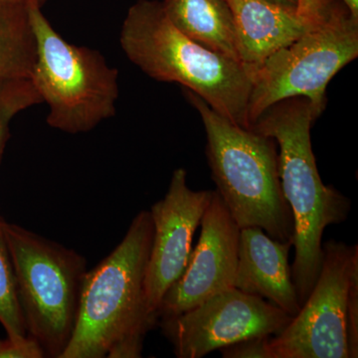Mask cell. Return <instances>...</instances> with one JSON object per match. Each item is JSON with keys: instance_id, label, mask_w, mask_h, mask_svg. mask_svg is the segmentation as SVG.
Instances as JSON below:
<instances>
[{"instance_id": "cell-7", "label": "cell", "mask_w": 358, "mask_h": 358, "mask_svg": "<svg viewBox=\"0 0 358 358\" xmlns=\"http://www.w3.org/2000/svg\"><path fill=\"white\" fill-rule=\"evenodd\" d=\"M357 56L358 20L331 4L293 43L252 67L250 129L271 106L294 96L307 98L322 114L327 85Z\"/></svg>"}, {"instance_id": "cell-18", "label": "cell", "mask_w": 358, "mask_h": 358, "mask_svg": "<svg viewBox=\"0 0 358 358\" xmlns=\"http://www.w3.org/2000/svg\"><path fill=\"white\" fill-rule=\"evenodd\" d=\"M268 338L270 336L245 339L219 350L224 358H270Z\"/></svg>"}, {"instance_id": "cell-16", "label": "cell", "mask_w": 358, "mask_h": 358, "mask_svg": "<svg viewBox=\"0 0 358 358\" xmlns=\"http://www.w3.org/2000/svg\"><path fill=\"white\" fill-rule=\"evenodd\" d=\"M3 223L0 217V324L6 329L7 338L18 341L27 338L28 334Z\"/></svg>"}, {"instance_id": "cell-11", "label": "cell", "mask_w": 358, "mask_h": 358, "mask_svg": "<svg viewBox=\"0 0 358 358\" xmlns=\"http://www.w3.org/2000/svg\"><path fill=\"white\" fill-rule=\"evenodd\" d=\"M200 226L199 243L190 253L185 272L162 299L159 320L187 312L211 296L234 288L241 229L216 190Z\"/></svg>"}, {"instance_id": "cell-9", "label": "cell", "mask_w": 358, "mask_h": 358, "mask_svg": "<svg viewBox=\"0 0 358 358\" xmlns=\"http://www.w3.org/2000/svg\"><path fill=\"white\" fill-rule=\"evenodd\" d=\"M293 317L272 303L236 288L159 324L178 358H201L245 339L277 336Z\"/></svg>"}, {"instance_id": "cell-20", "label": "cell", "mask_w": 358, "mask_h": 358, "mask_svg": "<svg viewBox=\"0 0 358 358\" xmlns=\"http://www.w3.org/2000/svg\"><path fill=\"white\" fill-rule=\"evenodd\" d=\"M329 4H331V0H300V10L310 15H320Z\"/></svg>"}, {"instance_id": "cell-15", "label": "cell", "mask_w": 358, "mask_h": 358, "mask_svg": "<svg viewBox=\"0 0 358 358\" xmlns=\"http://www.w3.org/2000/svg\"><path fill=\"white\" fill-rule=\"evenodd\" d=\"M35 52L27 3L0 0V86L30 79Z\"/></svg>"}, {"instance_id": "cell-22", "label": "cell", "mask_w": 358, "mask_h": 358, "mask_svg": "<svg viewBox=\"0 0 358 358\" xmlns=\"http://www.w3.org/2000/svg\"><path fill=\"white\" fill-rule=\"evenodd\" d=\"M348 7V13L355 20H358V0H343Z\"/></svg>"}, {"instance_id": "cell-21", "label": "cell", "mask_w": 358, "mask_h": 358, "mask_svg": "<svg viewBox=\"0 0 358 358\" xmlns=\"http://www.w3.org/2000/svg\"><path fill=\"white\" fill-rule=\"evenodd\" d=\"M268 1L273 2V3L278 4V6L287 7V8L301 11L300 0H268Z\"/></svg>"}, {"instance_id": "cell-6", "label": "cell", "mask_w": 358, "mask_h": 358, "mask_svg": "<svg viewBox=\"0 0 358 358\" xmlns=\"http://www.w3.org/2000/svg\"><path fill=\"white\" fill-rule=\"evenodd\" d=\"M3 229L28 336L45 357L61 358L76 327L86 259L15 224L4 221Z\"/></svg>"}, {"instance_id": "cell-12", "label": "cell", "mask_w": 358, "mask_h": 358, "mask_svg": "<svg viewBox=\"0 0 358 358\" xmlns=\"http://www.w3.org/2000/svg\"><path fill=\"white\" fill-rule=\"evenodd\" d=\"M292 242H280L259 227L240 230L234 288L255 294L291 317L301 310L289 263Z\"/></svg>"}, {"instance_id": "cell-3", "label": "cell", "mask_w": 358, "mask_h": 358, "mask_svg": "<svg viewBox=\"0 0 358 358\" xmlns=\"http://www.w3.org/2000/svg\"><path fill=\"white\" fill-rule=\"evenodd\" d=\"M120 44L148 76L178 83L233 124L250 129L252 67L202 46L171 22L162 2L138 0L122 22Z\"/></svg>"}, {"instance_id": "cell-19", "label": "cell", "mask_w": 358, "mask_h": 358, "mask_svg": "<svg viewBox=\"0 0 358 358\" xmlns=\"http://www.w3.org/2000/svg\"><path fill=\"white\" fill-rule=\"evenodd\" d=\"M45 357L43 350L38 343L27 336L23 339L7 338L0 341V358H42Z\"/></svg>"}, {"instance_id": "cell-1", "label": "cell", "mask_w": 358, "mask_h": 358, "mask_svg": "<svg viewBox=\"0 0 358 358\" xmlns=\"http://www.w3.org/2000/svg\"><path fill=\"white\" fill-rule=\"evenodd\" d=\"M154 225L141 211L121 243L87 272L76 327L61 358H138L159 324L148 307L145 274Z\"/></svg>"}, {"instance_id": "cell-13", "label": "cell", "mask_w": 358, "mask_h": 358, "mask_svg": "<svg viewBox=\"0 0 358 358\" xmlns=\"http://www.w3.org/2000/svg\"><path fill=\"white\" fill-rule=\"evenodd\" d=\"M236 26L240 56L250 67L293 43L322 16L278 6L268 0H224Z\"/></svg>"}, {"instance_id": "cell-4", "label": "cell", "mask_w": 358, "mask_h": 358, "mask_svg": "<svg viewBox=\"0 0 358 358\" xmlns=\"http://www.w3.org/2000/svg\"><path fill=\"white\" fill-rule=\"evenodd\" d=\"M207 134L206 154L216 192L240 229L259 227L294 244L293 212L282 193L275 141L219 115L186 90Z\"/></svg>"}, {"instance_id": "cell-10", "label": "cell", "mask_w": 358, "mask_h": 358, "mask_svg": "<svg viewBox=\"0 0 358 358\" xmlns=\"http://www.w3.org/2000/svg\"><path fill=\"white\" fill-rule=\"evenodd\" d=\"M212 195L213 190H192L187 185L185 169H178L171 176L166 196L150 208L154 235L145 286L148 307L157 317L167 289L185 272L193 236Z\"/></svg>"}, {"instance_id": "cell-8", "label": "cell", "mask_w": 358, "mask_h": 358, "mask_svg": "<svg viewBox=\"0 0 358 358\" xmlns=\"http://www.w3.org/2000/svg\"><path fill=\"white\" fill-rule=\"evenodd\" d=\"M270 358L358 357V246L322 244L319 278L284 331L268 341Z\"/></svg>"}, {"instance_id": "cell-5", "label": "cell", "mask_w": 358, "mask_h": 358, "mask_svg": "<svg viewBox=\"0 0 358 358\" xmlns=\"http://www.w3.org/2000/svg\"><path fill=\"white\" fill-rule=\"evenodd\" d=\"M27 7L36 49L30 80L48 106L47 124L75 134L88 133L114 117L117 70L100 52L63 38L38 3L29 2Z\"/></svg>"}, {"instance_id": "cell-2", "label": "cell", "mask_w": 358, "mask_h": 358, "mask_svg": "<svg viewBox=\"0 0 358 358\" xmlns=\"http://www.w3.org/2000/svg\"><path fill=\"white\" fill-rule=\"evenodd\" d=\"M320 115L307 98L294 96L271 106L251 126L279 147L280 181L294 216L296 253L291 268L301 307L319 278L324 230L345 222L352 209L348 197L320 178L310 141Z\"/></svg>"}, {"instance_id": "cell-17", "label": "cell", "mask_w": 358, "mask_h": 358, "mask_svg": "<svg viewBox=\"0 0 358 358\" xmlns=\"http://www.w3.org/2000/svg\"><path fill=\"white\" fill-rule=\"evenodd\" d=\"M41 103L30 79L14 80L0 86V159L8 141L14 117Z\"/></svg>"}, {"instance_id": "cell-23", "label": "cell", "mask_w": 358, "mask_h": 358, "mask_svg": "<svg viewBox=\"0 0 358 358\" xmlns=\"http://www.w3.org/2000/svg\"><path fill=\"white\" fill-rule=\"evenodd\" d=\"M6 1H16V2H24V3H29V2H34V3H38L39 6H43L45 1L47 0H6Z\"/></svg>"}, {"instance_id": "cell-14", "label": "cell", "mask_w": 358, "mask_h": 358, "mask_svg": "<svg viewBox=\"0 0 358 358\" xmlns=\"http://www.w3.org/2000/svg\"><path fill=\"white\" fill-rule=\"evenodd\" d=\"M162 4L169 20L186 36L242 62L236 26L224 0H164Z\"/></svg>"}]
</instances>
